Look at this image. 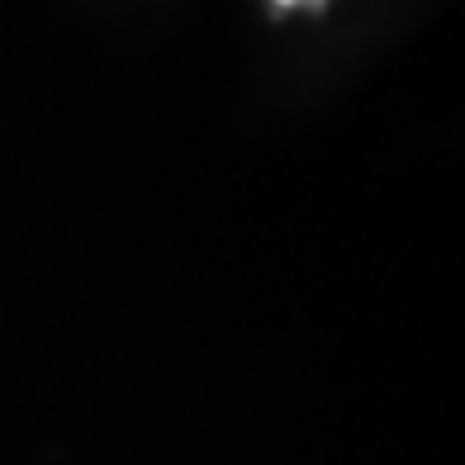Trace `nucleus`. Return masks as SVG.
I'll return each mask as SVG.
<instances>
[{"instance_id":"obj_1","label":"nucleus","mask_w":465,"mask_h":465,"mask_svg":"<svg viewBox=\"0 0 465 465\" xmlns=\"http://www.w3.org/2000/svg\"><path fill=\"white\" fill-rule=\"evenodd\" d=\"M276 5H323V0H276Z\"/></svg>"}]
</instances>
